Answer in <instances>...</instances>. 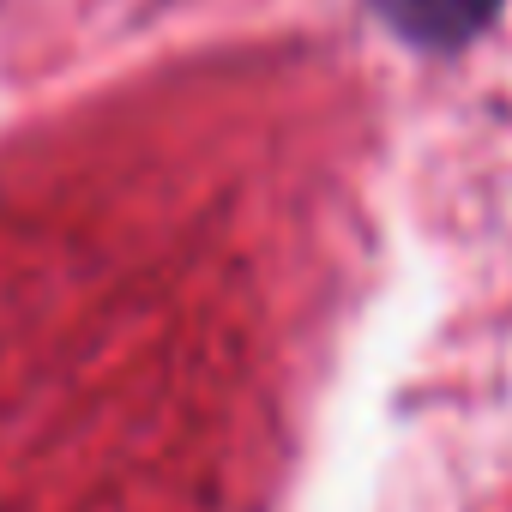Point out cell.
<instances>
[{
  "instance_id": "1",
  "label": "cell",
  "mask_w": 512,
  "mask_h": 512,
  "mask_svg": "<svg viewBox=\"0 0 512 512\" xmlns=\"http://www.w3.org/2000/svg\"><path fill=\"white\" fill-rule=\"evenodd\" d=\"M392 37L416 43V49H464L470 37H482L494 25V13L506 0H374Z\"/></svg>"
}]
</instances>
